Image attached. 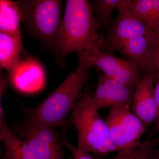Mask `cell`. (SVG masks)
<instances>
[{
    "mask_svg": "<svg viewBox=\"0 0 159 159\" xmlns=\"http://www.w3.org/2000/svg\"><path fill=\"white\" fill-rule=\"evenodd\" d=\"M99 27L89 1L67 0L53 53L62 64L72 52L88 54L101 49L105 39L97 34Z\"/></svg>",
    "mask_w": 159,
    "mask_h": 159,
    "instance_id": "cell-1",
    "label": "cell"
},
{
    "mask_svg": "<svg viewBox=\"0 0 159 159\" xmlns=\"http://www.w3.org/2000/svg\"><path fill=\"white\" fill-rule=\"evenodd\" d=\"M78 57L77 68L32 110L28 121L51 128L65 122L82 97L83 89L89 77L90 68L81 55L78 54Z\"/></svg>",
    "mask_w": 159,
    "mask_h": 159,
    "instance_id": "cell-2",
    "label": "cell"
},
{
    "mask_svg": "<svg viewBox=\"0 0 159 159\" xmlns=\"http://www.w3.org/2000/svg\"><path fill=\"white\" fill-rule=\"evenodd\" d=\"M89 91L82 97L72 111L73 122L78 134L77 148L82 151L106 154L118 152L109 133L105 120L93 107Z\"/></svg>",
    "mask_w": 159,
    "mask_h": 159,
    "instance_id": "cell-3",
    "label": "cell"
},
{
    "mask_svg": "<svg viewBox=\"0 0 159 159\" xmlns=\"http://www.w3.org/2000/svg\"><path fill=\"white\" fill-rule=\"evenodd\" d=\"M17 2L22 21L29 35L39 41L45 48L53 52L61 22V1L22 0Z\"/></svg>",
    "mask_w": 159,
    "mask_h": 159,
    "instance_id": "cell-4",
    "label": "cell"
},
{
    "mask_svg": "<svg viewBox=\"0 0 159 159\" xmlns=\"http://www.w3.org/2000/svg\"><path fill=\"white\" fill-rule=\"evenodd\" d=\"M105 121L111 139L118 152L139 146L146 130L129 107H111Z\"/></svg>",
    "mask_w": 159,
    "mask_h": 159,
    "instance_id": "cell-5",
    "label": "cell"
},
{
    "mask_svg": "<svg viewBox=\"0 0 159 159\" xmlns=\"http://www.w3.org/2000/svg\"><path fill=\"white\" fill-rule=\"evenodd\" d=\"M117 9L119 15L101 49L104 52H120L129 39L155 32L137 17L133 9L132 1L123 0Z\"/></svg>",
    "mask_w": 159,
    "mask_h": 159,
    "instance_id": "cell-6",
    "label": "cell"
},
{
    "mask_svg": "<svg viewBox=\"0 0 159 159\" xmlns=\"http://www.w3.org/2000/svg\"><path fill=\"white\" fill-rule=\"evenodd\" d=\"M77 54L85 59L90 68L97 66L106 76L125 85L136 87L142 79L139 67L130 60L118 58L100 48Z\"/></svg>",
    "mask_w": 159,
    "mask_h": 159,
    "instance_id": "cell-7",
    "label": "cell"
},
{
    "mask_svg": "<svg viewBox=\"0 0 159 159\" xmlns=\"http://www.w3.org/2000/svg\"><path fill=\"white\" fill-rule=\"evenodd\" d=\"M18 130L23 140L39 159H64L63 143L52 128L28 120Z\"/></svg>",
    "mask_w": 159,
    "mask_h": 159,
    "instance_id": "cell-8",
    "label": "cell"
},
{
    "mask_svg": "<svg viewBox=\"0 0 159 159\" xmlns=\"http://www.w3.org/2000/svg\"><path fill=\"white\" fill-rule=\"evenodd\" d=\"M135 87L125 85L99 73L97 88L89 99L96 110L115 106H127L131 108Z\"/></svg>",
    "mask_w": 159,
    "mask_h": 159,
    "instance_id": "cell-9",
    "label": "cell"
},
{
    "mask_svg": "<svg viewBox=\"0 0 159 159\" xmlns=\"http://www.w3.org/2000/svg\"><path fill=\"white\" fill-rule=\"evenodd\" d=\"M9 78L16 89L32 94L42 90L46 82L44 68L37 58L25 55L18 64L9 71Z\"/></svg>",
    "mask_w": 159,
    "mask_h": 159,
    "instance_id": "cell-10",
    "label": "cell"
},
{
    "mask_svg": "<svg viewBox=\"0 0 159 159\" xmlns=\"http://www.w3.org/2000/svg\"><path fill=\"white\" fill-rule=\"evenodd\" d=\"M154 76L145 74L135 87L131 111L147 129L157 118V109L154 96Z\"/></svg>",
    "mask_w": 159,
    "mask_h": 159,
    "instance_id": "cell-11",
    "label": "cell"
},
{
    "mask_svg": "<svg viewBox=\"0 0 159 159\" xmlns=\"http://www.w3.org/2000/svg\"><path fill=\"white\" fill-rule=\"evenodd\" d=\"M21 15L17 2L0 1V33H4L23 43L20 29Z\"/></svg>",
    "mask_w": 159,
    "mask_h": 159,
    "instance_id": "cell-12",
    "label": "cell"
},
{
    "mask_svg": "<svg viewBox=\"0 0 159 159\" xmlns=\"http://www.w3.org/2000/svg\"><path fill=\"white\" fill-rule=\"evenodd\" d=\"M156 34L155 32L149 35L131 39L125 43L120 52L135 64L139 69L144 70L151 41Z\"/></svg>",
    "mask_w": 159,
    "mask_h": 159,
    "instance_id": "cell-13",
    "label": "cell"
},
{
    "mask_svg": "<svg viewBox=\"0 0 159 159\" xmlns=\"http://www.w3.org/2000/svg\"><path fill=\"white\" fill-rule=\"evenodd\" d=\"M23 43L14 38L0 33V65L10 71L17 65L23 51Z\"/></svg>",
    "mask_w": 159,
    "mask_h": 159,
    "instance_id": "cell-14",
    "label": "cell"
},
{
    "mask_svg": "<svg viewBox=\"0 0 159 159\" xmlns=\"http://www.w3.org/2000/svg\"><path fill=\"white\" fill-rule=\"evenodd\" d=\"M0 139L3 144L15 148L25 159H39L24 140L16 136L9 129L4 112L0 113Z\"/></svg>",
    "mask_w": 159,
    "mask_h": 159,
    "instance_id": "cell-15",
    "label": "cell"
},
{
    "mask_svg": "<svg viewBox=\"0 0 159 159\" xmlns=\"http://www.w3.org/2000/svg\"><path fill=\"white\" fill-rule=\"evenodd\" d=\"M159 139L147 140L133 148L119 152L112 159H157Z\"/></svg>",
    "mask_w": 159,
    "mask_h": 159,
    "instance_id": "cell-16",
    "label": "cell"
},
{
    "mask_svg": "<svg viewBox=\"0 0 159 159\" xmlns=\"http://www.w3.org/2000/svg\"><path fill=\"white\" fill-rule=\"evenodd\" d=\"M144 70L154 76L159 74V35L157 34L151 41Z\"/></svg>",
    "mask_w": 159,
    "mask_h": 159,
    "instance_id": "cell-17",
    "label": "cell"
},
{
    "mask_svg": "<svg viewBox=\"0 0 159 159\" xmlns=\"http://www.w3.org/2000/svg\"><path fill=\"white\" fill-rule=\"evenodd\" d=\"M123 0H97L93 1L98 17L104 24L110 20L112 13L122 3Z\"/></svg>",
    "mask_w": 159,
    "mask_h": 159,
    "instance_id": "cell-18",
    "label": "cell"
},
{
    "mask_svg": "<svg viewBox=\"0 0 159 159\" xmlns=\"http://www.w3.org/2000/svg\"><path fill=\"white\" fill-rule=\"evenodd\" d=\"M134 12L139 19L147 24L153 6V0L132 1Z\"/></svg>",
    "mask_w": 159,
    "mask_h": 159,
    "instance_id": "cell-19",
    "label": "cell"
},
{
    "mask_svg": "<svg viewBox=\"0 0 159 159\" xmlns=\"http://www.w3.org/2000/svg\"><path fill=\"white\" fill-rule=\"evenodd\" d=\"M146 25L159 35V0H153V8Z\"/></svg>",
    "mask_w": 159,
    "mask_h": 159,
    "instance_id": "cell-20",
    "label": "cell"
},
{
    "mask_svg": "<svg viewBox=\"0 0 159 159\" xmlns=\"http://www.w3.org/2000/svg\"><path fill=\"white\" fill-rule=\"evenodd\" d=\"M64 145L66 146L69 150L70 151L74 158L76 159H94L88 152L80 151L74 145H72L66 139L63 140Z\"/></svg>",
    "mask_w": 159,
    "mask_h": 159,
    "instance_id": "cell-21",
    "label": "cell"
},
{
    "mask_svg": "<svg viewBox=\"0 0 159 159\" xmlns=\"http://www.w3.org/2000/svg\"><path fill=\"white\" fill-rule=\"evenodd\" d=\"M5 150L3 159H25L17 150L10 145L4 144Z\"/></svg>",
    "mask_w": 159,
    "mask_h": 159,
    "instance_id": "cell-22",
    "label": "cell"
},
{
    "mask_svg": "<svg viewBox=\"0 0 159 159\" xmlns=\"http://www.w3.org/2000/svg\"><path fill=\"white\" fill-rule=\"evenodd\" d=\"M156 84L154 87V96L157 109V118L155 123L159 121V74L154 76Z\"/></svg>",
    "mask_w": 159,
    "mask_h": 159,
    "instance_id": "cell-23",
    "label": "cell"
},
{
    "mask_svg": "<svg viewBox=\"0 0 159 159\" xmlns=\"http://www.w3.org/2000/svg\"><path fill=\"white\" fill-rule=\"evenodd\" d=\"M155 126L157 129L159 130V121L157 123H155Z\"/></svg>",
    "mask_w": 159,
    "mask_h": 159,
    "instance_id": "cell-24",
    "label": "cell"
},
{
    "mask_svg": "<svg viewBox=\"0 0 159 159\" xmlns=\"http://www.w3.org/2000/svg\"><path fill=\"white\" fill-rule=\"evenodd\" d=\"M157 159H159V148L158 154V156H157Z\"/></svg>",
    "mask_w": 159,
    "mask_h": 159,
    "instance_id": "cell-25",
    "label": "cell"
},
{
    "mask_svg": "<svg viewBox=\"0 0 159 159\" xmlns=\"http://www.w3.org/2000/svg\"><path fill=\"white\" fill-rule=\"evenodd\" d=\"M74 159H75V158H74Z\"/></svg>",
    "mask_w": 159,
    "mask_h": 159,
    "instance_id": "cell-26",
    "label": "cell"
}]
</instances>
